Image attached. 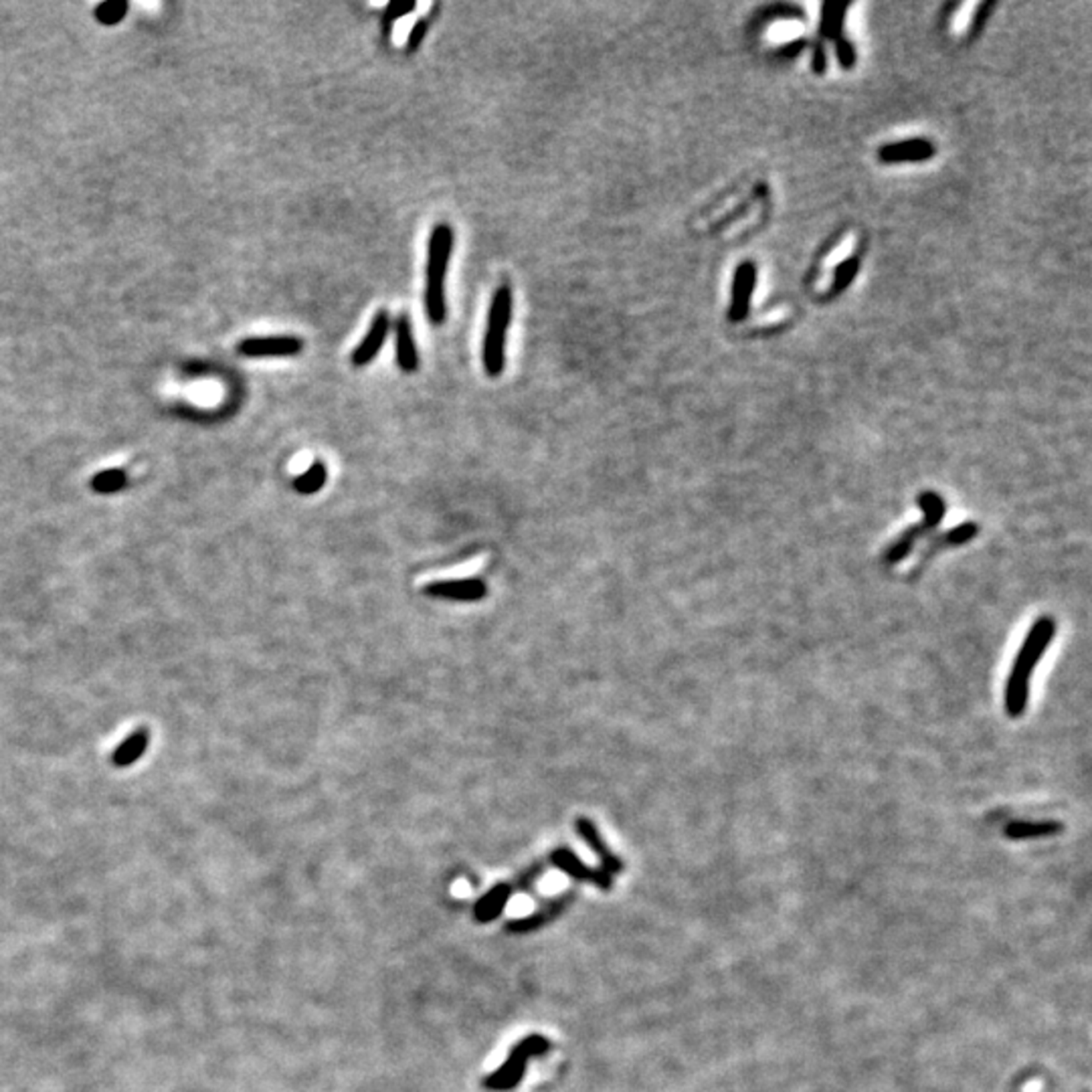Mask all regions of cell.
Instances as JSON below:
<instances>
[{"label": "cell", "instance_id": "cell-6", "mask_svg": "<svg viewBox=\"0 0 1092 1092\" xmlns=\"http://www.w3.org/2000/svg\"><path fill=\"white\" fill-rule=\"evenodd\" d=\"M304 342L295 336H255V338L241 340L237 350L243 357H294L301 353Z\"/></svg>", "mask_w": 1092, "mask_h": 1092}, {"label": "cell", "instance_id": "cell-27", "mask_svg": "<svg viewBox=\"0 0 1092 1092\" xmlns=\"http://www.w3.org/2000/svg\"><path fill=\"white\" fill-rule=\"evenodd\" d=\"M838 53H839V59H842L844 67H852V65H854V51H852V45H848L846 41H842V43H839V51H838Z\"/></svg>", "mask_w": 1092, "mask_h": 1092}, {"label": "cell", "instance_id": "cell-20", "mask_svg": "<svg viewBox=\"0 0 1092 1092\" xmlns=\"http://www.w3.org/2000/svg\"><path fill=\"white\" fill-rule=\"evenodd\" d=\"M128 478L123 469H110V472H102L97 473L96 478L91 479V488L100 494H112L122 490L126 486Z\"/></svg>", "mask_w": 1092, "mask_h": 1092}, {"label": "cell", "instance_id": "cell-25", "mask_svg": "<svg viewBox=\"0 0 1092 1092\" xmlns=\"http://www.w3.org/2000/svg\"><path fill=\"white\" fill-rule=\"evenodd\" d=\"M542 872H545V866H542V864H536V866H532L530 870H528V872H524L522 876L518 878V882H516V884H512V886H514V892H518V891H526V888H530L532 884H535V882L538 880V878L542 876Z\"/></svg>", "mask_w": 1092, "mask_h": 1092}, {"label": "cell", "instance_id": "cell-2", "mask_svg": "<svg viewBox=\"0 0 1092 1092\" xmlns=\"http://www.w3.org/2000/svg\"><path fill=\"white\" fill-rule=\"evenodd\" d=\"M453 251V229L447 223L433 227L427 245V271H425V312L433 324H443L447 318L446 275Z\"/></svg>", "mask_w": 1092, "mask_h": 1092}, {"label": "cell", "instance_id": "cell-13", "mask_svg": "<svg viewBox=\"0 0 1092 1092\" xmlns=\"http://www.w3.org/2000/svg\"><path fill=\"white\" fill-rule=\"evenodd\" d=\"M512 894H514L512 884H498V886H494L490 892L483 894V896L476 902L473 918H476L478 922H490L494 918H498L502 914L504 907H506V902L510 901Z\"/></svg>", "mask_w": 1092, "mask_h": 1092}, {"label": "cell", "instance_id": "cell-15", "mask_svg": "<svg viewBox=\"0 0 1092 1092\" xmlns=\"http://www.w3.org/2000/svg\"><path fill=\"white\" fill-rule=\"evenodd\" d=\"M1062 832L1060 822H1010L1006 825V838L1034 839L1056 836Z\"/></svg>", "mask_w": 1092, "mask_h": 1092}, {"label": "cell", "instance_id": "cell-10", "mask_svg": "<svg viewBox=\"0 0 1092 1092\" xmlns=\"http://www.w3.org/2000/svg\"><path fill=\"white\" fill-rule=\"evenodd\" d=\"M394 338H397V363L403 373H415L419 367L417 344H415V334L411 320L407 314H401L394 322Z\"/></svg>", "mask_w": 1092, "mask_h": 1092}, {"label": "cell", "instance_id": "cell-12", "mask_svg": "<svg viewBox=\"0 0 1092 1092\" xmlns=\"http://www.w3.org/2000/svg\"><path fill=\"white\" fill-rule=\"evenodd\" d=\"M425 593L431 597H449V599L459 601H473L486 593L482 581L466 579V581H439L429 585Z\"/></svg>", "mask_w": 1092, "mask_h": 1092}, {"label": "cell", "instance_id": "cell-11", "mask_svg": "<svg viewBox=\"0 0 1092 1092\" xmlns=\"http://www.w3.org/2000/svg\"><path fill=\"white\" fill-rule=\"evenodd\" d=\"M977 532H980V526H977L975 522H963V524H959V526L951 528V530H948V532H943V535H933L931 542H928V545H927L925 555H922V556H921V561H918V569H917V572L925 569L927 561H928V558H931L933 555H935L937 551H941V548H945V546H961V545H967V542L973 541V538L977 536Z\"/></svg>", "mask_w": 1092, "mask_h": 1092}, {"label": "cell", "instance_id": "cell-21", "mask_svg": "<svg viewBox=\"0 0 1092 1092\" xmlns=\"http://www.w3.org/2000/svg\"><path fill=\"white\" fill-rule=\"evenodd\" d=\"M126 11H128V3H123V0H112V3H103L97 7L96 18L102 24H118L123 18Z\"/></svg>", "mask_w": 1092, "mask_h": 1092}, {"label": "cell", "instance_id": "cell-22", "mask_svg": "<svg viewBox=\"0 0 1092 1092\" xmlns=\"http://www.w3.org/2000/svg\"><path fill=\"white\" fill-rule=\"evenodd\" d=\"M823 33L828 37H833L839 31V24H842V17L844 11H846V4H825L823 8Z\"/></svg>", "mask_w": 1092, "mask_h": 1092}, {"label": "cell", "instance_id": "cell-18", "mask_svg": "<svg viewBox=\"0 0 1092 1092\" xmlns=\"http://www.w3.org/2000/svg\"><path fill=\"white\" fill-rule=\"evenodd\" d=\"M148 747V733L146 730H138L132 736H128L126 740L118 747L116 753H113V765L116 767H128L134 760H138L144 755V750Z\"/></svg>", "mask_w": 1092, "mask_h": 1092}, {"label": "cell", "instance_id": "cell-8", "mask_svg": "<svg viewBox=\"0 0 1092 1092\" xmlns=\"http://www.w3.org/2000/svg\"><path fill=\"white\" fill-rule=\"evenodd\" d=\"M389 328H390L389 312L387 310H380V312L374 316L373 324H370V330L363 338V342L354 348L353 353L354 367H364V364L373 363L374 357L379 354V350L383 348L384 340H387Z\"/></svg>", "mask_w": 1092, "mask_h": 1092}, {"label": "cell", "instance_id": "cell-14", "mask_svg": "<svg viewBox=\"0 0 1092 1092\" xmlns=\"http://www.w3.org/2000/svg\"><path fill=\"white\" fill-rule=\"evenodd\" d=\"M935 154L933 148L925 140H908L901 144H891L880 150V160L884 162H898V160H925V158Z\"/></svg>", "mask_w": 1092, "mask_h": 1092}, {"label": "cell", "instance_id": "cell-1", "mask_svg": "<svg viewBox=\"0 0 1092 1092\" xmlns=\"http://www.w3.org/2000/svg\"><path fill=\"white\" fill-rule=\"evenodd\" d=\"M1056 635V621L1050 615H1042L1036 619V624L1027 631L1024 644L1017 651L1014 660V668L1006 682V694H1003V706L1010 718H1020L1026 713L1027 700H1030V680L1034 674L1037 661L1046 654L1048 645L1052 644Z\"/></svg>", "mask_w": 1092, "mask_h": 1092}, {"label": "cell", "instance_id": "cell-16", "mask_svg": "<svg viewBox=\"0 0 1092 1092\" xmlns=\"http://www.w3.org/2000/svg\"><path fill=\"white\" fill-rule=\"evenodd\" d=\"M753 285H755V268L750 264H745L743 268L739 269V274H736V281H734V304H733V314H730V318L733 320L745 318V314H747V304H749Z\"/></svg>", "mask_w": 1092, "mask_h": 1092}, {"label": "cell", "instance_id": "cell-23", "mask_svg": "<svg viewBox=\"0 0 1092 1092\" xmlns=\"http://www.w3.org/2000/svg\"><path fill=\"white\" fill-rule=\"evenodd\" d=\"M415 8H417V4H415V3H390L387 7V13H384V18H383L384 29L389 31L390 24H393L394 21H399V18L407 17V14L413 13Z\"/></svg>", "mask_w": 1092, "mask_h": 1092}, {"label": "cell", "instance_id": "cell-5", "mask_svg": "<svg viewBox=\"0 0 1092 1092\" xmlns=\"http://www.w3.org/2000/svg\"><path fill=\"white\" fill-rule=\"evenodd\" d=\"M548 1050H551V1042H548L545 1036L535 1034L530 1037H524L522 1042H518V1044L514 1046V1050L510 1052V1056H508L506 1062L500 1066V1070L488 1076L483 1084H486L488 1090H498V1092L516 1089L518 1082H520V1079L524 1076V1070H526L528 1060L535 1058V1056L546 1054Z\"/></svg>", "mask_w": 1092, "mask_h": 1092}, {"label": "cell", "instance_id": "cell-3", "mask_svg": "<svg viewBox=\"0 0 1092 1092\" xmlns=\"http://www.w3.org/2000/svg\"><path fill=\"white\" fill-rule=\"evenodd\" d=\"M512 304L514 295L512 288L508 284H502L494 291V298L488 312V328L483 336V368L488 377H500L504 370V344H506V332L512 320Z\"/></svg>", "mask_w": 1092, "mask_h": 1092}, {"label": "cell", "instance_id": "cell-9", "mask_svg": "<svg viewBox=\"0 0 1092 1092\" xmlns=\"http://www.w3.org/2000/svg\"><path fill=\"white\" fill-rule=\"evenodd\" d=\"M577 832H579V836L585 839L587 846H589L593 852L597 854V858L601 859L603 872H607L609 876H614V874H619L621 870L625 868L624 862H621V859L617 858L614 852H611V848L607 846V842H603L599 832H597L595 823L589 822V819H583V818L577 819Z\"/></svg>", "mask_w": 1092, "mask_h": 1092}, {"label": "cell", "instance_id": "cell-26", "mask_svg": "<svg viewBox=\"0 0 1092 1092\" xmlns=\"http://www.w3.org/2000/svg\"><path fill=\"white\" fill-rule=\"evenodd\" d=\"M856 269H858V261L856 259H848L846 264H844L838 271V274H839L838 275V284H836L838 288H844V285H848L849 281H852L854 274H856Z\"/></svg>", "mask_w": 1092, "mask_h": 1092}, {"label": "cell", "instance_id": "cell-7", "mask_svg": "<svg viewBox=\"0 0 1092 1092\" xmlns=\"http://www.w3.org/2000/svg\"><path fill=\"white\" fill-rule=\"evenodd\" d=\"M551 862L555 864L558 870H562L565 874H569V876L577 878V880L593 882L595 886H599L601 891H611V884H614V882H611L609 874L603 872V870L585 866V864H583L581 859L571 852V849L561 848V849H556V852H552Z\"/></svg>", "mask_w": 1092, "mask_h": 1092}, {"label": "cell", "instance_id": "cell-28", "mask_svg": "<svg viewBox=\"0 0 1092 1092\" xmlns=\"http://www.w3.org/2000/svg\"><path fill=\"white\" fill-rule=\"evenodd\" d=\"M813 65H815V71H819V73L823 71V67H825V57H823V49H822V47H818V51H815Z\"/></svg>", "mask_w": 1092, "mask_h": 1092}, {"label": "cell", "instance_id": "cell-4", "mask_svg": "<svg viewBox=\"0 0 1092 1092\" xmlns=\"http://www.w3.org/2000/svg\"><path fill=\"white\" fill-rule=\"evenodd\" d=\"M917 502L918 506H921L922 514H925V520L907 528V530H904L902 535L886 548V552H884V562H886V565H898V562H902L904 558L914 551L917 542L921 541V538L933 535L935 528L943 522V516H945L947 512V504L937 492H922Z\"/></svg>", "mask_w": 1092, "mask_h": 1092}, {"label": "cell", "instance_id": "cell-17", "mask_svg": "<svg viewBox=\"0 0 1092 1092\" xmlns=\"http://www.w3.org/2000/svg\"><path fill=\"white\" fill-rule=\"evenodd\" d=\"M567 898H569V896L556 898V901H552L551 904H548V907H542L541 911L535 912V914H530V917H526V918H518V921L510 922V925H508V931H510V933H516V935H520V933L536 931L538 927L546 925L548 921H552V918H555L556 914L561 912L562 904L567 902Z\"/></svg>", "mask_w": 1092, "mask_h": 1092}, {"label": "cell", "instance_id": "cell-24", "mask_svg": "<svg viewBox=\"0 0 1092 1092\" xmlns=\"http://www.w3.org/2000/svg\"><path fill=\"white\" fill-rule=\"evenodd\" d=\"M429 24H431V21H429V18H419V21L413 24L411 33H409V39H407V53H415V51H417L419 45H421V43H423V39L427 37V33H429Z\"/></svg>", "mask_w": 1092, "mask_h": 1092}, {"label": "cell", "instance_id": "cell-19", "mask_svg": "<svg viewBox=\"0 0 1092 1092\" xmlns=\"http://www.w3.org/2000/svg\"><path fill=\"white\" fill-rule=\"evenodd\" d=\"M324 482H326L324 463L316 462L308 468V472L301 473V476L295 479L294 486H295V490L301 492V494H314V492H318L320 488L324 486Z\"/></svg>", "mask_w": 1092, "mask_h": 1092}]
</instances>
